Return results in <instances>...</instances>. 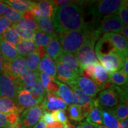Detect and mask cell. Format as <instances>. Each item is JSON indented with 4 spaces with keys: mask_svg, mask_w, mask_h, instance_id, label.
Segmentation results:
<instances>
[{
    "mask_svg": "<svg viewBox=\"0 0 128 128\" xmlns=\"http://www.w3.org/2000/svg\"><path fill=\"white\" fill-rule=\"evenodd\" d=\"M56 76V79L64 84L72 86L76 84V79L80 76L60 60H55Z\"/></svg>",
    "mask_w": 128,
    "mask_h": 128,
    "instance_id": "obj_9",
    "label": "cell"
},
{
    "mask_svg": "<svg viewBox=\"0 0 128 128\" xmlns=\"http://www.w3.org/2000/svg\"><path fill=\"white\" fill-rule=\"evenodd\" d=\"M41 119L44 122V123L46 124H50L51 123L55 122V120L53 118L52 113H50V112L47 111L45 109H44V113H43Z\"/></svg>",
    "mask_w": 128,
    "mask_h": 128,
    "instance_id": "obj_47",
    "label": "cell"
},
{
    "mask_svg": "<svg viewBox=\"0 0 128 128\" xmlns=\"http://www.w3.org/2000/svg\"><path fill=\"white\" fill-rule=\"evenodd\" d=\"M127 59L128 58L124 57L118 51L98 58V60H100L104 68L108 74L120 70Z\"/></svg>",
    "mask_w": 128,
    "mask_h": 128,
    "instance_id": "obj_6",
    "label": "cell"
},
{
    "mask_svg": "<svg viewBox=\"0 0 128 128\" xmlns=\"http://www.w3.org/2000/svg\"><path fill=\"white\" fill-rule=\"evenodd\" d=\"M55 121L59 122L62 124H65L68 120L67 117L64 110H56L51 112Z\"/></svg>",
    "mask_w": 128,
    "mask_h": 128,
    "instance_id": "obj_44",
    "label": "cell"
},
{
    "mask_svg": "<svg viewBox=\"0 0 128 128\" xmlns=\"http://www.w3.org/2000/svg\"><path fill=\"white\" fill-rule=\"evenodd\" d=\"M110 110L119 122L128 119V104H119Z\"/></svg>",
    "mask_w": 128,
    "mask_h": 128,
    "instance_id": "obj_37",
    "label": "cell"
},
{
    "mask_svg": "<svg viewBox=\"0 0 128 128\" xmlns=\"http://www.w3.org/2000/svg\"><path fill=\"white\" fill-rule=\"evenodd\" d=\"M40 60V57L38 50H36L32 54L28 55L26 56L25 58L27 68L32 71H38Z\"/></svg>",
    "mask_w": 128,
    "mask_h": 128,
    "instance_id": "obj_38",
    "label": "cell"
},
{
    "mask_svg": "<svg viewBox=\"0 0 128 128\" xmlns=\"http://www.w3.org/2000/svg\"><path fill=\"white\" fill-rule=\"evenodd\" d=\"M19 122L20 116L18 114L14 113H0V128L14 125Z\"/></svg>",
    "mask_w": 128,
    "mask_h": 128,
    "instance_id": "obj_34",
    "label": "cell"
},
{
    "mask_svg": "<svg viewBox=\"0 0 128 128\" xmlns=\"http://www.w3.org/2000/svg\"><path fill=\"white\" fill-rule=\"evenodd\" d=\"M44 109L47 111L64 110L68 108V106L57 94L46 92L44 100L41 103Z\"/></svg>",
    "mask_w": 128,
    "mask_h": 128,
    "instance_id": "obj_12",
    "label": "cell"
},
{
    "mask_svg": "<svg viewBox=\"0 0 128 128\" xmlns=\"http://www.w3.org/2000/svg\"><path fill=\"white\" fill-rule=\"evenodd\" d=\"M103 36L111 42L118 52L128 58V42L126 38L119 33H106Z\"/></svg>",
    "mask_w": 128,
    "mask_h": 128,
    "instance_id": "obj_14",
    "label": "cell"
},
{
    "mask_svg": "<svg viewBox=\"0 0 128 128\" xmlns=\"http://www.w3.org/2000/svg\"><path fill=\"white\" fill-rule=\"evenodd\" d=\"M35 21L38 24L39 29L50 35L51 36L56 34L54 30L51 17H39L35 18Z\"/></svg>",
    "mask_w": 128,
    "mask_h": 128,
    "instance_id": "obj_32",
    "label": "cell"
},
{
    "mask_svg": "<svg viewBox=\"0 0 128 128\" xmlns=\"http://www.w3.org/2000/svg\"><path fill=\"white\" fill-rule=\"evenodd\" d=\"M103 124L108 128H118L119 121L115 117L110 108H100Z\"/></svg>",
    "mask_w": 128,
    "mask_h": 128,
    "instance_id": "obj_26",
    "label": "cell"
},
{
    "mask_svg": "<svg viewBox=\"0 0 128 128\" xmlns=\"http://www.w3.org/2000/svg\"><path fill=\"white\" fill-rule=\"evenodd\" d=\"M76 86L86 95L94 98L100 90L93 81L88 78L79 76L76 79Z\"/></svg>",
    "mask_w": 128,
    "mask_h": 128,
    "instance_id": "obj_16",
    "label": "cell"
},
{
    "mask_svg": "<svg viewBox=\"0 0 128 128\" xmlns=\"http://www.w3.org/2000/svg\"><path fill=\"white\" fill-rule=\"evenodd\" d=\"M15 102L23 110L33 108L41 103L40 102L34 98L29 92L24 90H22L18 92L16 96Z\"/></svg>",
    "mask_w": 128,
    "mask_h": 128,
    "instance_id": "obj_17",
    "label": "cell"
},
{
    "mask_svg": "<svg viewBox=\"0 0 128 128\" xmlns=\"http://www.w3.org/2000/svg\"><path fill=\"white\" fill-rule=\"evenodd\" d=\"M12 24L4 17H0V40L5 32L12 26Z\"/></svg>",
    "mask_w": 128,
    "mask_h": 128,
    "instance_id": "obj_45",
    "label": "cell"
},
{
    "mask_svg": "<svg viewBox=\"0 0 128 128\" xmlns=\"http://www.w3.org/2000/svg\"><path fill=\"white\" fill-rule=\"evenodd\" d=\"M23 111L15 100L7 97H0V113H14L19 114Z\"/></svg>",
    "mask_w": 128,
    "mask_h": 128,
    "instance_id": "obj_21",
    "label": "cell"
},
{
    "mask_svg": "<svg viewBox=\"0 0 128 128\" xmlns=\"http://www.w3.org/2000/svg\"><path fill=\"white\" fill-rule=\"evenodd\" d=\"M128 60L127 59V60H126L125 62H124V66H123V68H122V70L124 71V72L125 73L126 75H128Z\"/></svg>",
    "mask_w": 128,
    "mask_h": 128,
    "instance_id": "obj_56",
    "label": "cell"
},
{
    "mask_svg": "<svg viewBox=\"0 0 128 128\" xmlns=\"http://www.w3.org/2000/svg\"><path fill=\"white\" fill-rule=\"evenodd\" d=\"M74 94V104L81 108L82 113L84 118L87 116L92 107L93 98L86 95L81 92L76 85L70 86Z\"/></svg>",
    "mask_w": 128,
    "mask_h": 128,
    "instance_id": "obj_10",
    "label": "cell"
},
{
    "mask_svg": "<svg viewBox=\"0 0 128 128\" xmlns=\"http://www.w3.org/2000/svg\"><path fill=\"white\" fill-rule=\"evenodd\" d=\"M39 78L43 86L45 89L46 86H48V84H49L50 81H52L53 79L54 78L52 77L49 75L46 74H44V72H42L39 71Z\"/></svg>",
    "mask_w": 128,
    "mask_h": 128,
    "instance_id": "obj_46",
    "label": "cell"
},
{
    "mask_svg": "<svg viewBox=\"0 0 128 128\" xmlns=\"http://www.w3.org/2000/svg\"><path fill=\"white\" fill-rule=\"evenodd\" d=\"M52 38V36L39 28L34 32L33 41L36 44L37 47H40L45 49L46 46L50 43Z\"/></svg>",
    "mask_w": 128,
    "mask_h": 128,
    "instance_id": "obj_33",
    "label": "cell"
},
{
    "mask_svg": "<svg viewBox=\"0 0 128 128\" xmlns=\"http://www.w3.org/2000/svg\"><path fill=\"white\" fill-rule=\"evenodd\" d=\"M118 128H128V120L125 119L124 120L120 121Z\"/></svg>",
    "mask_w": 128,
    "mask_h": 128,
    "instance_id": "obj_52",
    "label": "cell"
},
{
    "mask_svg": "<svg viewBox=\"0 0 128 128\" xmlns=\"http://www.w3.org/2000/svg\"><path fill=\"white\" fill-rule=\"evenodd\" d=\"M46 54L52 58L54 60H56L60 58L63 51L62 50L61 46L58 38L57 34L52 36V40L49 44L45 48Z\"/></svg>",
    "mask_w": 128,
    "mask_h": 128,
    "instance_id": "obj_23",
    "label": "cell"
},
{
    "mask_svg": "<svg viewBox=\"0 0 128 128\" xmlns=\"http://www.w3.org/2000/svg\"><path fill=\"white\" fill-rule=\"evenodd\" d=\"M5 128H23V126H22V124L20 123V122H19L18 124H14V125L8 126V127H6Z\"/></svg>",
    "mask_w": 128,
    "mask_h": 128,
    "instance_id": "obj_58",
    "label": "cell"
},
{
    "mask_svg": "<svg viewBox=\"0 0 128 128\" xmlns=\"http://www.w3.org/2000/svg\"><path fill=\"white\" fill-rule=\"evenodd\" d=\"M7 6V5L3 2V1H0V17L2 16L5 10H6Z\"/></svg>",
    "mask_w": 128,
    "mask_h": 128,
    "instance_id": "obj_53",
    "label": "cell"
},
{
    "mask_svg": "<svg viewBox=\"0 0 128 128\" xmlns=\"http://www.w3.org/2000/svg\"><path fill=\"white\" fill-rule=\"evenodd\" d=\"M33 128H46V125L44 123V122L40 119Z\"/></svg>",
    "mask_w": 128,
    "mask_h": 128,
    "instance_id": "obj_55",
    "label": "cell"
},
{
    "mask_svg": "<svg viewBox=\"0 0 128 128\" xmlns=\"http://www.w3.org/2000/svg\"><path fill=\"white\" fill-rule=\"evenodd\" d=\"M46 128H64V124L59 122L55 121L50 124H46Z\"/></svg>",
    "mask_w": 128,
    "mask_h": 128,
    "instance_id": "obj_49",
    "label": "cell"
},
{
    "mask_svg": "<svg viewBox=\"0 0 128 128\" xmlns=\"http://www.w3.org/2000/svg\"><path fill=\"white\" fill-rule=\"evenodd\" d=\"M68 113L70 119L74 121L80 122L84 119L81 108L74 104L69 106Z\"/></svg>",
    "mask_w": 128,
    "mask_h": 128,
    "instance_id": "obj_40",
    "label": "cell"
},
{
    "mask_svg": "<svg viewBox=\"0 0 128 128\" xmlns=\"http://www.w3.org/2000/svg\"><path fill=\"white\" fill-rule=\"evenodd\" d=\"M3 2L16 12L23 14L27 11L30 10L33 1L26 0H9L4 1Z\"/></svg>",
    "mask_w": 128,
    "mask_h": 128,
    "instance_id": "obj_25",
    "label": "cell"
},
{
    "mask_svg": "<svg viewBox=\"0 0 128 128\" xmlns=\"http://www.w3.org/2000/svg\"><path fill=\"white\" fill-rule=\"evenodd\" d=\"M34 6L39 10L41 14V17H52L55 9L52 1H34Z\"/></svg>",
    "mask_w": 128,
    "mask_h": 128,
    "instance_id": "obj_31",
    "label": "cell"
},
{
    "mask_svg": "<svg viewBox=\"0 0 128 128\" xmlns=\"http://www.w3.org/2000/svg\"><path fill=\"white\" fill-rule=\"evenodd\" d=\"M58 38L63 52L76 54L89 39L97 41L101 33L87 26L86 28L58 34Z\"/></svg>",
    "mask_w": 128,
    "mask_h": 128,
    "instance_id": "obj_2",
    "label": "cell"
},
{
    "mask_svg": "<svg viewBox=\"0 0 128 128\" xmlns=\"http://www.w3.org/2000/svg\"><path fill=\"white\" fill-rule=\"evenodd\" d=\"M16 24L21 28L29 31L35 32L39 28L36 21L28 20L24 17H22Z\"/></svg>",
    "mask_w": 128,
    "mask_h": 128,
    "instance_id": "obj_39",
    "label": "cell"
},
{
    "mask_svg": "<svg viewBox=\"0 0 128 128\" xmlns=\"http://www.w3.org/2000/svg\"><path fill=\"white\" fill-rule=\"evenodd\" d=\"M20 80L24 86L31 87L33 86L38 80H40L39 71H32L29 69H26L20 76Z\"/></svg>",
    "mask_w": 128,
    "mask_h": 128,
    "instance_id": "obj_28",
    "label": "cell"
},
{
    "mask_svg": "<svg viewBox=\"0 0 128 128\" xmlns=\"http://www.w3.org/2000/svg\"><path fill=\"white\" fill-rule=\"evenodd\" d=\"M52 2L56 7H65L71 3L70 2L71 1L68 0H60V1L58 0V1H52Z\"/></svg>",
    "mask_w": 128,
    "mask_h": 128,
    "instance_id": "obj_48",
    "label": "cell"
},
{
    "mask_svg": "<svg viewBox=\"0 0 128 128\" xmlns=\"http://www.w3.org/2000/svg\"><path fill=\"white\" fill-rule=\"evenodd\" d=\"M92 81L100 90L109 88L112 83L110 82L109 74L99 63L94 65V72Z\"/></svg>",
    "mask_w": 128,
    "mask_h": 128,
    "instance_id": "obj_13",
    "label": "cell"
},
{
    "mask_svg": "<svg viewBox=\"0 0 128 128\" xmlns=\"http://www.w3.org/2000/svg\"><path fill=\"white\" fill-rule=\"evenodd\" d=\"M64 128H77L76 127H75L73 124H72L68 120H67V122L65 123V124H64Z\"/></svg>",
    "mask_w": 128,
    "mask_h": 128,
    "instance_id": "obj_57",
    "label": "cell"
},
{
    "mask_svg": "<svg viewBox=\"0 0 128 128\" xmlns=\"http://www.w3.org/2000/svg\"><path fill=\"white\" fill-rule=\"evenodd\" d=\"M24 87L20 78H14L7 74H0V97L15 100L17 94Z\"/></svg>",
    "mask_w": 128,
    "mask_h": 128,
    "instance_id": "obj_4",
    "label": "cell"
},
{
    "mask_svg": "<svg viewBox=\"0 0 128 128\" xmlns=\"http://www.w3.org/2000/svg\"><path fill=\"white\" fill-rule=\"evenodd\" d=\"M26 69V63L24 57L19 56L12 61H7L4 60L3 72L14 78L20 77L21 74Z\"/></svg>",
    "mask_w": 128,
    "mask_h": 128,
    "instance_id": "obj_11",
    "label": "cell"
},
{
    "mask_svg": "<svg viewBox=\"0 0 128 128\" xmlns=\"http://www.w3.org/2000/svg\"><path fill=\"white\" fill-rule=\"evenodd\" d=\"M12 27L17 32L21 40H33L34 32L21 28L16 24H12Z\"/></svg>",
    "mask_w": 128,
    "mask_h": 128,
    "instance_id": "obj_42",
    "label": "cell"
},
{
    "mask_svg": "<svg viewBox=\"0 0 128 128\" xmlns=\"http://www.w3.org/2000/svg\"><path fill=\"white\" fill-rule=\"evenodd\" d=\"M125 0H101L90 8L89 14L92 16V23L98 24L102 18L110 15L118 16L120 8Z\"/></svg>",
    "mask_w": 128,
    "mask_h": 128,
    "instance_id": "obj_3",
    "label": "cell"
},
{
    "mask_svg": "<svg viewBox=\"0 0 128 128\" xmlns=\"http://www.w3.org/2000/svg\"><path fill=\"white\" fill-rule=\"evenodd\" d=\"M4 59L3 58L2 54L0 52V74L3 72V68H4Z\"/></svg>",
    "mask_w": 128,
    "mask_h": 128,
    "instance_id": "obj_54",
    "label": "cell"
},
{
    "mask_svg": "<svg viewBox=\"0 0 128 128\" xmlns=\"http://www.w3.org/2000/svg\"><path fill=\"white\" fill-rule=\"evenodd\" d=\"M97 101L102 108H113L119 104L118 95L110 88L105 89L101 92L98 94Z\"/></svg>",
    "mask_w": 128,
    "mask_h": 128,
    "instance_id": "obj_15",
    "label": "cell"
},
{
    "mask_svg": "<svg viewBox=\"0 0 128 128\" xmlns=\"http://www.w3.org/2000/svg\"><path fill=\"white\" fill-rule=\"evenodd\" d=\"M120 33H122V35L128 39V26H124L122 28Z\"/></svg>",
    "mask_w": 128,
    "mask_h": 128,
    "instance_id": "obj_51",
    "label": "cell"
},
{
    "mask_svg": "<svg viewBox=\"0 0 128 128\" xmlns=\"http://www.w3.org/2000/svg\"><path fill=\"white\" fill-rule=\"evenodd\" d=\"M119 17L124 26H128V1L123 5L118 12Z\"/></svg>",
    "mask_w": 128,
    "mask_h": 128,
    "instance_id": "obj_43",
    "label": "cell"
},
{
    "mask_svg": "<svg viewBox=\"0 0 128 128\" xmlns=\"http://www.w3.org/2000/svg\"><path fill=\"white\" fill-rule=\"evenodd\" d=\"M96 42L94 40L89 39L76 52V55L79 61L81 71H82L83 69L89 64L96 65L99 63L98 58L94 50Z\"/></svg>",
    "mask_w": 128,
    "mask_h": 128,
    "instance_id": "obj_5",
    "label": "cell"
},
{
    "mask_svg": "<svg viewBox=\"0 0 128 128\" xmlns=\"http://www.w3.org/2000/svg\"><path fill=\"white\" fill-rule=\"evenodd\" d=\"M44 108L42 104L23 110L20 117L23 128H33L42 116Z\"/></svg>",
    "mask_w": 128,
    "mask_h": 128,
    "instance_id": "obj_7",
    "label": "cell"
},
{
    "mask_svg": "<svg viewBox=\"0 0 128 128\" xmlns=\"http://www.w3.org/2000/svg\"><path fill=\"white\" fill-rule=\"evenodd\" d=\"M97 128H108L107 127H106V126H103V125H100V126H97Z\"/></svg>",
    "mask_w": 128,
    "mask_h": 128,
    "instance_id": "obj_59",
    "label": "cell"
},
{
    "mask_svg": "<svg viewBox=\"0 0 128 128\" xmlns=\"http://www.w3.org/2000/svg\"><path fill=\"white\" fill-rule=\"evenodd\" d=\"M22 90L28 92L34 98L42 103L46 94V90L42 84L40 80H39L33 86L28 87L24 86Z\"/></svg>",
    "mask_w": 128,
    "mask_h": 128,
    "instance_id": "obj_30",
    "label": "cell"
},
{
    "mask_svg": "<svg viewBox=\"0 0 128 128\" xmlns=\"http://www.w3.org/2000/svg\"><path fill=\"white\" fill-rule=\"evenodd\" d=\"M100 108L101 106L99 104L97 99L93 98L92 107L86 119V122L87 123L96 126L103 125Z\"/></svg>",
    "mask_w": 128,
    "mask_h": 128,
    "instance_id": "obj_19",
    "label": "cell"
},
{
    "mask_svg": "<svg viewBox=\"0 0 128 128\" xmlns=\"http://www.w3.org/2000/svg\"><path fill=\"white\" fill-rule=\"evenodd\" d=\"M2 16L5 18L8 19L11 23L13 24L17 23L22 17V14L16 12L15 10L11 8L9 6L6 7Z\"/></svg>",
    "mask_w": 128,
    "mask_h": 128,
    "instance_id": "obj_41",
    "label": "cell"
},
{
    "mask_svg": "<svg viewBox=\"0 0 128 128\" xmlns=\"http://www.w3.org/2000/svg\"><path fill=\"white\" fill-rule=\"evenodd\" d=\"M117 51L116 48L109 40L102 37L97 42L96 46V54L97 58L101 56L108 55L110 53Z\"/></svg>",
    "mask_w": 128,
    "mask_h": 128,
    "instance_id": "obj_22",
    "label": "cell"
},
{
    "mask_svg": "<svg viewBox=\"0 0 128 128\" xmlns=\"http://www.w3.org/2000/svg\"><path fill=\"white\" fill-rule=\"evenodd\" d=\"M110 82L116 86H124L128 85V76L122 70L109 74Z\"/></svg>",
    "mask_w": 128,
    "mask_h": 128,
    "instance_id": "obj_36",
    "label": "cell"
},
{
    "mask_svg": "<svg viewBox=\"0 0 128 128\" xmlns=\"http://www.w3.org/2000/svg\"><path fill=\"white\" fill-rule=\"evenodd\" d=\"M58 86V92L57 95L68 106L74 104V94L71 89L66 84H64L56 79Z\"/></svg>",
    "mask_w": 128,
    "mask_h": 128,
    "instance_id": "obj_24",
    "label": "cell"
},
{
    "mask_svg": "<svg viewBox=\"0 0 128 128\" xmlns=\"http://www.w3.org/2000/svg\"><path fill=\"white\" fill-rule=\"evenodd\" d=\"M51 19L57 34L82 30L88 26L84 19L83 7L75 3L63 7H55Z\"/></svg>",
    "mask_w": 128,
    "mask_h": 128,
    "instance_id": "obj_1",
    "label": "cell"
},
{
    "mask_svg": "<svg viewBox=\"0 0 128 128\" xmlns=\"http://www.w3.org/2000/svg\"><path fill=\"white\" fill-rule=\"evenodd\" d=\"M77 128H97V127L88 124L87 122H83L78 126Z\"/></svg>",
    "mask_w": 128,
    "mask_h": 128,
    "instance_id": "obj_50",
    "label": "cell"
},
{
    "mask_svg": "<svg viewBox=\"0 0 128 128\" xmlns=\"http://www.w3.org/2000/svg\"><path fill=\"white\" fill-rule=\"evenodd\" d=\"M19 56L26 57L37 50V46L33 40H20L16 46Z\"/></svg>",
    "mask_w": 128,
    "mask_h": 128,
    "instance_id": "obj_27",
    "label": "cell"
},
{
    "mask_svg": "<svg viewBox=\"0 0 128 128\" xmlns=\"http://www.w3.org/2000/svg\"><path fill=\"white\" fill-rule=\"evenodd\" d=\"M1 40L8 43L14 48H16V46L21 40L18 34L16 32L15 29L12 28V26L5 32L1 37Z\"/></svg>",
    "mask_w": 128,
    "mask_h": 128,
    "instance_id": "obj_35",
    "label": "cell"
},
{
    "mask_svg": "<svg viewBox=\"0 0 128 128\" xmlns=\"http://www.w3.org/2000/svg\"><path fill=\"white\" fill-rule=\"evenodd\" d=\"M57 60H60L63 64H65L71 70L74 71L80 76H81L82 71L80 68L79 61H78L76 54L63 52Z\"/></svg>",
    "mask_w": 128,
    "mask_h": 128,
    "instance_id": "obj_20",
    "label": "cell"
},
{
    "mask_svg": "<svg viewBox=\"0 0 128 128\" xmlns=\"http://www.w3.org/2000/svg\"><path fill=\"white\" fill-rule=\"evenodd\" d=\"M124 26L119 16L110 15L106 16L102 19L100 24L96 30L100 33H119Z\"/></svg>",
    "mask_w": 128,
    "mask_h": 128,
    "instance_id": "obj_8",
    "label": "cell"
},
{
    "mask_svg": "<svg viewBox=\"0 0 128 128\" xmlns=\"http://www.w3.org/2000/svg\"><path fill=\"white\" fill-rule=\"evenodd\" d=\"M0 52L6 60L12 61L19 56L16 48L1 40H0Z\"/></svg>",
    "mask_w": 128,
    "mask_h": 128,
    "instance_id": "obj_29",
    "label": "cell"
},
{
    "mask_svg": "<svg viewBox=\"0 0 128 128\" xmlns=\"http://www.w3.org/2000/svg\"><path fill=\"white\" fill-rule=\"evenodd\" d=\"M56 64L47 54H44L40 60L38 71L49 75L52 77L56 78Z\"/></svg>",
    "mask_w": 128,
    "mask_h": 128,
    "instance_id": "obj_18",
    "label": "cell"
}]
</instances>
